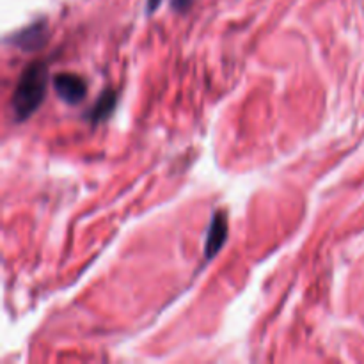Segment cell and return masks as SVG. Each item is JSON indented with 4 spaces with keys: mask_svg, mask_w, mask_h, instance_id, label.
Returning a JSON list of instances; mask_svg holds the SVG:
<instances>
[{
    "mask_svg": "<svg viewBox=\"0 0 364 364\" xmlns=\"http://www.w3.org/2000/svg\"><path fill=\"white\" fill-rule=\"evenodd\" d=\"M46 82H48V68L41 60H34L23 70L11 102L16 119L25 121L39 109L45 100Z\"/></svg>",
    "mask_w": 364,
    "mask_h": 364,
    "instance_id": "6da1fadb",
    "label": "cell"
},
{
    "mask_svg": "<svg viewBox=\"0 0 364 364\" xmlns=\"http://www.w3.org/2000/svg\"><path fill=\"white\" fill-rule=\"evenodd\" d=\"M53 89L59 94L60 100H64L70 105H77L84 100L87 93V84L77 73L64 72L53 77Z\"/></svg>",
    "mask_w": 364,
    "mask_h": 364,
    "instance_id": "7a4b0ae2",
    "label": "cell"
},
{
    "mask_svg": "<svg viewBox=\"0 0 364 364\" xmlns=\"http://www.w3.org/2000/svg\"><path fill=\"white\" fill-rule=\"evenodd\" d=\"M226 237H228V221H226L224 212H217L212 219L210 229L207 235V245H204V252L207 258H212L219 252V249L224 245Z\"/></svg>",
    "mask_w": 364,
    "mask_h": 364,
    "instance_id": "3957f363",
    "label": "cell"
},
{
    "mask_svg": "<svg viewBox=\"0 0 364 364\" xmlns=\"http://www.w3.org/2000/svg\"><path fill=\"white\" fill-rule=\"evenodd\" d=\"M46 41V27L45 23H34V25L25 27L23 30H20L18 34L13 36V43L16 46H20L25 52H32V50H38L45 45Z\"/></svg>",
    "mask_w": 364,
    "mask_h": 364,
    "instance_id": "277c9868",
    "label": "cell"
},
{
    "mask_svg": "<svg viewBox=\"0 0 364 364\" xmlns=\"http://www.w3.org/2000/svg\"><path fill=\"white\" fill-rule=\"evenodd\" d=\"M114 107H116V94H114L112 91H107V93L94 103L93 110H91L89 114V119L93 121V123H100V121H103L105 117H109L110 114H112Z\"/></svg>",
    "mask_w": 364,
    "mask_h": 364,
    "instance_id": "5b68a950",
    "label": "cell"
},
{
    "mask_svg": "<svg viewBox=\"0 0 364 364\" xmlns=\"http://www.w3.org/2000/svg\"><path fill=\"white\" fill-rule=\"evenodd\" d=\"M192 0H174V8L180 9V11H183V9H187L188 6H190Z\"/></svg>",
    "mask_w": 364,
    "mask_h": 364,
    "instance_id": "8992f818",
    "label": "cell"
},
{
    "mask_svg": "<svg viewBox=\"0 0 364 364\" xmlns=\"http://www.w3.org/2000/svg\"><path fill=\"white\" fill-rule=\"evenodd\" d=\"M158 4H160V0H150V6H148V8H150V11H153Z\"/></svg>",
    "mask_w": 364,
    "mask_h": 364,
    "instance_id": "52a82bcc",
    "label": "cell"
}]
</instances>
